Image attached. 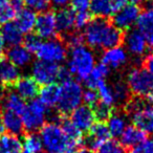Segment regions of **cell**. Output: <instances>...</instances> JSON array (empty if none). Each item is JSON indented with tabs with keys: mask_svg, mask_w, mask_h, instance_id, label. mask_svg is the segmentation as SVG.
I'll list each match as a JSON object with an SVG mask.
<instances>
[{
	"mask_svg": "<svg viewBox=\"0 0 153 153\" xmlns=\"http://www.w3.org/2000/svg\"><path fill=\"white\" fill-rule=\"evenodd\" d=\"M128 1L129 0H111V3H112V7L114 9V13L120 10L121 7H125L126 4H128Z\"/></svg>",
	"mask_w": 153,
	"mask_h": 153,
	"instance_id": "48",
	"label": "cell"
},
{
	"mask_svg": "<svg viewBox=\"0 0 153 153\" xmlns=\"http://www.w3.org/2000/svg\"><path fill=\"white\" fill-rule=\"evenodd\" d=\"M15 92L24 101H32L39 94V85L30 76H20L14 85Z\"/></svg>",
	"mask_w": 153,
	"mask_h": 153,
	"instance_id": "18",
	"label": "cell"
},
{
	"mask_svg": "<svg viewBox=\"0 0 153 153\" xmlns=\"http://www.w3.org/2000/svg\"><path fill=\"white\" fill-rule=\"evenodd\" d=\"M2 99H3V94H2V90L0 88V104L2 103Z\"/></svg>",
	"mask_w": 153,
	"mask_h": 153,
	"instance_id": "52",
	"label": "cell"
},
{
	"mask_svg": "<svg viewBox=\"0 0 153 153\" xmlns=\"http://www.w3.org/2000/svg\"><path fill=\"white\" fill-rule=\"evenodd\" d=\"M40 138L46 153H76L80 145L71 142L59 123L49 122L40 129Z\"/></svg>",
	"mask_w": 153,
	"mask_h": 153,
	"instance_id": "2",
	"label": "cell"
},
{
	"mask_svg": "<svg viewBox=\"0 0 153 153\" xmlns=\"http://www.w3.org/2000/svg\"><path fill=\"white\" fill-rule=\"evenodd\" d=\"M109 140H110V133L107 125L104 122H98L88 131V136L85 140L86 148L90 151H96Z\"/></svg>",
	"mask_w": 153,
	"mask_h": 153,
	"instance_id": "14",
	"label": "cell"
},
{
	"mask_svg": "<svg viewBox=\"0 0 153 153\" xmlns=\"http://www.w3.org/2000/svg\"><path fill=\"white\" fill-rule=\"evenodd\" d=\"M128 60H129V55L126 49L120 45V46L105 49L101 57V61H102L101 63L107 66L109 69L110 68L119 69L128 63Z\"/></svg>",
	"mask_w": 153,
	"mask_h": 153,
	"instance_id": "15",
	"label": "cell"
},
{
	"mask_svg": "<svg viewBox=\"0 0 153 153\" xmlns=\"http://www.w3.org/2000/svg\"><path fill=\"white\" fill-rule=\"evenodd\" d=\"M70 0H49V3H51L53 7H57L59 10L65 9L68 4H69Z\"/></svg>",
	"mask_w": 153,
	"mask_h": 153,
	"instance_id": "47",
	"label": "cell"
},
{
	"mask_svg": "<svg viewBox=\"0 0 153 153\" xmlns=\"http://www.w3.org/2000/svg\"><path fill=\"white\" fill-rule=\"evenodd\" d=\"M67 71L85 81L96 66V55L86 44H81L70 48L67 56Z\"/></svg>",
	"mask_w": 153,
	"mask_h": 153,
	"instance_id": "3",
	"label": "cell"
},
{
	"mask_svg": "<svg viewBox=\"0 0 153 153\" xmlns=\"http://www.w3.org/2000/svg\"><path fill=\"white\" fill-rule=\"evenodd\" d=\"M123 43L124 48L126 49L128 55L136 58L145 56L149 48L145 37L136 28L127 30V33L123 36Z\"/></svg>",
	"mask_w": 153,
	"mask_h": 153,
	"instance_id": "11",
	"label": "cell"
},
{
	"mask_svg": "<svg viewBox=\"0 0 153 153\" xmlns=\"http://www.w3.org/2000/svg\"><path fill=\"white\" fill-rule=\"evenodd\" d=\"M40 153H46V152H43V151H42V152H40Z\"/></svg>",
	"mask_w": 153,
	"mask_h": 153,
	"instance_id": "55",
	"label": "cell"
},
{
	"mask_svg": "<svg viewBox=\"0 0 153 153\" xmlns=\"http://www.w3.org/2000/svg\"><path fill=\"white\" fill-rule=\"evenodd\" d=\"M140 14V10L137 5L128 3L112 15V24L120 30H132L137 23Z\"/></svg>",
	"mask_w": 153,
	"mask_h": 153,
	"instance_id": "10",
	"label": "cell"
},
{
	"mask_svg": "<svg viewBox=\"0 0 153 153\" xmlns=\"http://www.w3.org/2000/svg\"><path fill=\"white\" fill-rule=\"evenodd\" d=\"M97 92L99 94V100L100 104L104 105L109 108H112L117 105V100H115L114 92L111 84H108L106 82H103L97 87Z\"/></svg>",
	"mask_w": 153,
	"mask_h": 153,
	"instance_id": "30",
	"label": "cell"
},
{
	"mask_svg": "<svg viewBox=\"0 0 153 153\" xmlns=\"http://www.w3.org/2000/svg\"><path fill=\"white\" fill-rule=\"evenodd\" d=\"M4 47H5V44H4V42H3V39H2V37H1V34H0V57H1V55L3 53Z\"/></svg>",
	"mask_w": 153,
	"mask_h": 153,
	"instance_id": "49",
	"label": "cell"
},
{
	"mask_svg": "<svg viewBox=\"0 0 153 153\" xmlns=\"http://www.w3.org/2000/svg\"><path fill=\"white\" fill-rule=\"evenodd\" d=\"M82 102L84 103V105L90 107V108H94L97 105L100 103L99 100V94L97 92L96 89H91V88H87L83 91V99H82Z\"/></svg>",
	"mask_w": 153,
	"mask_h": 153,
	"instance_id": "38",
	"label": "cell"
},
{
	"mask_svg": "<svg viewBox=\"0 0 153 153\" xmlns=\"http://www.w3.org/2000/svg\"><path fill=\"white\" fill-rule=\"evenodd\" d=\"M109 1H111V0H109Z\"/></svg>",
	"mask_w": 153,
	"mask_h": 153,
	"instance_id": "56",
	"label": "cell"
},
{
	"mask_svg": "<svg viewBox=\"0 0 153 153\" xmlns=\"http://www.w3.org/2000/svg\"><path fill=\"white\" fill-rule=\"evenodd\" d=\"M107 128L109 130L110 136L119 137L123 134L128 126V120L124 113L114 112L111 113L110 117L107 119Z\"/></svg>",
	"mask_w": 153,
	"mask_h": 153,
	"instance_id": "25",
	"label": "cell"
},
{
	"mask_svg": "<svg viewBox=\"0 0 153 153\" xmlns=\"http://www.w3.org/2000/svg\"><path fill=\"white\" fill-rule=\"evenodd\" d=\"M16 14L17 13L9 4V2L0 4V26H2L4 24L9 23V22H11L15 18Z\"/></svg>",
	"mask_w": 153,
	"mask_h": 153,
	"instance_id": "36",
	"label": "cell"
},
{
	"mask_svg": "<svg viewBox=\"0 0 153 153\" xmlns=\"http://www.w3.org/2000/svg\"><path fill=\"white\" fill-rule=\"evenodd\" d=\"M35 30H36V35L41 40H49V39L56 38L58 34L56 14L51 11L40 13V15L37 16Z\"/></svg>",
	"mask_w": 153,
	"mask_h": 153,
	"instance_id": "12",
	"label": "cell"
},
{
	"mask_svg": "<svg viewBox=\"0 0 153 153\" xmlns=\"http://www.w3.org/2000/svg\"><path fill=\"white\" fill-rule=\"evenodd\" d=\"M35 55L39 61L60 64L67 59V45L63 40L58 38L42 40Z\"/></svg>",
	"mask_w": 153,
	"mask_h": 153,
	"instance_id": "8",
	"label": "cell"
},
{
	"mask_svg": "<svg viewBox=\"0 0 153 153\" xmlns=\"http://www.w3.org/2000/svg\"><path fill=\"white\" fill-rule=\"evenodd\" d=\"M61 126L62 130L64 131V133L66 134L68 138H69L71 142L76 143V144L80 145L83 140V136H82V132L80 131L74 124L70 122V120L67 119H62L61 120Z\"/></svg>",
	"mask_w": 153,
	"mask_h": 153,
	"instance_id": "33",
	"label": "cell"
},
{
	"mask_svg": "<svg viewBox=\"0 0 153 153\" xmlns=\"http://www.w3.org/2000/svg\"><path fill=\"white\" fill-rule=\"evenodd\" d=\"M137 28L142 35L145 37L147 41L148 47L153 49V7H145L140 14L137 23H136Z\"/></svg>",
	"mask_w": 153,
	"mask_h": 153,
	"instance_id": "16",
	"label": "cell"
},
{
	"mask_svg": "<svg viewBox=\"0 0 153 153\" xmlns=\"http://www.w3.org/2000/svg\"><path fill=\"white\" fill-rule=\"evenodd\" d=\"M94 153H126L125 148L122 146L120 143L115 142V140H110L106 142L104 145L97 149Z\"/></svg>",
	"mask_w": 153,
	"mask_h": 153,
	"instance_id": "35",
	"label": "cell"
},
{
	"mask_svg": "<svg viewBox=\"0 0 153 153\" xmlns=\"http://www.w3.org/2000/svg\"><path fill=\"white\" fill-rule=\"evenodd\" d=\"M70 122L81 132H88L96 124V115L92 108L86 105H80L70 113Z\"/></svg>",
	"mask_w": 153,
	"mask_h": 153,
	"instance_id": "13",
	"label": "cell"
},
{
	"mask_svg": "<svg viewBox=\"0 0 153 153\" xmlns=\"http://www.w3.org/2000/svg\"><path fill=\"white\" fill-rule=\"evenodd\" d=\"M37 21V15L34 11L30 9H23L20 12H18L15 16V24L18 26L22 34L30 35L33 30H35Z\"/></svg>",
	"mask_w": 153,
	"mask_h": 153,
	"instance_id": "21",
	"label": "cell"
},
{
	"mask_svg": "<svg viewBox=\"0 0 153 153\" xmlns=\"http://www.w3.org/2000/svg\"><path fill=\"white\" fill-rule=\"evenodd\" d=\"M126 84L130 94L153 103V78L145 67L130 69L127 74Z\"/></svg>",
	"mask_w": 153,
	"mask_h": 153,
	"instance_id": "5",
	"label": "cell"
},
{
	"mask_svg": "<svg viewBox=\"0 0 153 153\" xmlns=\"http://www.w3.org/2000/svg\"><path fill=\"white\" fill-rule=\"evenodd\" d=\"M94 115H96V119L99 120V122L106 121L111 114V108L104 106V105L100 104V103L94 107Z\"/></svg>",
	"mask_w": 153,
	"mask_h": 153,
	"instance_id": "42",
	"label": "cell"
},
{
	"mask_svg": "<svg viewBox=\"0 0 153 153\" xmlns=\"http://www.w3.org/2000/svg\"><path fill=\"white\" fill-rule=\"evenodd\" d=\"M66 39L64 42L66 43V45L71 47L74 46H79L81 44H84V39H83V35L80 34L79 32H71L69 34L65 35Z\"/></svg>",
	"mask_w": 153,
	"mask_h": 153,
	"instance_id": "41",
	"label": "cell"
},
{
	"mask_svg": "<svg viewBox=\"0 0 153 153\" xmlns=\"http://www.w3.org/2000/svg\"><path fill=\"white\" fill-rule=\"evenodd\" d=\"M24 4L27 7V9L39 13L48 11L49 9V0H24Z\"/></svg>",
	"mask_w": 153,
	"mask_h": 153,
	"instance_id": "37",
	"label": "cell"
},
{
	"mask_svg": "<svg viewBox=\"0 0 153 153\" xmlns=\"http://www.w3.org/2000/svg\"><path fill=\"white\" fill-rule=\"evenodd\" d=\"M145 68L150 72L153 78V53H149L145 59Z\"/></svg>",
	"mask_w": 153,
	"mask_h": 153,
	"instance_id": "46",
	"label": "cell"
},
{
	"mask_svg": "<svg viewBox=\"0 0 153 153\" xmlns=\"http://www.w3.org/2000/svg\"><path fill=\"white\" fill-rule=\"evenodd\" d=\"M84 43L91 49H108L120 46L123 42L122 30L115 27L107 18L91 19L83 32Z\"/></svg>",
	"mask_w": 153,
	"mask_h": 153,
	"instance_id": "1",
	"label": "cell"
},
{
	"mask_svg": "<svg viewBox=\"0 0 153 153\" xmlns=\"http://www.w3.org/2000/svg\"><path fill=\"white\" fill-rule=\"evenodd\" d=\"M129 153H153V143L146 140L142 144L132 148Z\"/></svg>",
	"mask_w": 153,
	"mask_h": 153,
	"instance_id": "44",
	"label": "cell"
},
{
	"mask_svg": "<svg viewBox=\"0 0 153 153\" xmlns=\"http://www.w3.org/2000/svg\"><path fill=\"white\" fill-rule=\"evenodd\" d=\"M130 2L132 3V4H135V5H140V4H144V3H146L148 0H129Z\"/></svg>",
	"mask_w": 153,
	"mask_h": 153,
	"instance_id": "50",
	"label": "cell"
},
{
	"mask_svg": "<svg viewBox=\"0 0 153 153\" xmlns=\"http://www.w3.org/2000/svg\"><path fill=\"white\" fill-rule=\"evenodd\" d=\"M41 41L42 40H41L37 35L30 34L23 39V46L32 53H35L37 49H38Z\"/></svg>",
	"mask_w": 153,
	"mask_h": 153,
	"instance_id": "40",
	"label": "cell"
},
{
	"mask_svg": "<svg viewBox=\"0 0 153 153\" xmlns=\"http://www.w3.org/2000/svg\"><path fill=\"white\" fill-rule=\"evenodd\" d=\"M26 107L25 101L20 98L15 91H9L3 96L2 109L21 115Z\"/></svg>",
	"mask_w": 153,
	"mask_h": 153,
	"instance_id": "28",
	"label": "cell"
},
{
	"mask_svg": "<svg viewBox=\"0 0 153 153\" xmlns=\"http://www.w3.org/2000/svg\"><path fill=\"white\" fill-rule=\"evenodd\" d=\"M60 98V85L57 83L42 86L39 90V100L47 107H57Z\"/></svg>",
	"mask_w": 153,
	"mask_h": 153,
	"instance_id": "27",
	"label": "cell"
},
{
	"mask_svg": "<svg viewBox=\"0 0 153 153\" xmlns=\"http://www.w3.org/2000/svg\"><path fill=\"white\" fill-rule=\"evenodd\" d=\"M47 114V107L39 99L30 101L21 114L24 130L27 132L40 130L45 125Z\"/></svg>",
	"mask_w": 153,
	"mask_h": 153,
	"instance_id": "9",
	"label": "cell"
},
{
	"mask_svg": "<svg viewBox=\"0 0 153 153\" xmlns=\"http://www.w3.org/2000/svg\"><path fill=\"white\" fill-rule=\"evenodd\" d=\"M113 92H114L117 104H125L128 102L130 91L127 87V84L123 81H117L112 85Z\"/></svg>",
	"mask_w": 153,
	"mask_h": 153,
	"instance_id": "34",
	"label": "cell"
},
{
	"mask_svg": "<svg viewBox=\"0 0 153 153\" xmlns=\"http://www.w3.org/2000/svg\"><path fill=\"white\" fill-rule=\"evenodd\" d=\"M22 153H27V152H25V151H23V152H22Z\"/></svg>",
	"mask_w": 153,
	"mask_h": 153,
	"instance_id": "54",
	"label": "cell"
},
{
	"mask_svg": "<svg viewBox=\"0 0 153 153\" xmlns=\"http://www.w3.org/2000/svg\"><path fill=\"white\" fill-rule=\"evenodd\" d=\"M7 58L18 68L26 67L33 61V53L28 51L23 45L10 47L7 51Z\"/></svg>",
	"mask_w": 153,
	"mask_h": 153,
	"instance_id": "22",
	"label": "cell"
},
{
	"mask_svg": "<svg viewBox=\"0 0 153 153\" xmlns=\"http://www.w3.org/2000/svg\"><path fill=\"white\" fill-rule=\"evenodd\" d=\"M83 87L79 81L67 78L60 84V98L57 104L58 113L62 117L71 113L81 105L83 99Z\"/></svg>",
	"mask_w": 153,
	"mask_h": 153,
	"instance_id": "4",
	"label": "cell"
},
{
	"mask_svg": "<svg viewBox=\"0 0 153 153\" xmlns=\"http://www.w3.org/2000/svg\"><path fill=\"white\" fill-rule=\"evenodd\" d=\"M9 0H0V4H3V3H7Z\"/></svg>",
	"mask_w": 153,
	"mask_h": 153,
	"instance_id": "53",
	"label": "cell"
},
{
	"mask_svg": "<svg viewBox=\"0 0 153 153\" xmlns=\"http://www.w3.org/2000/svg\"><path fill=\"white\" fill-rule=\"evenodd\" d=\"M30 76L38 85L45 86L56 83L59 80L63 81L69 78V72L59 64L36 61L30 67Z\"/></svg>",
	"mask_w": 153,
	"mask_h": 153,
	"instance_id": "6",
	"label": "cell"
},
{
	"mask_svg": "<svg viewBox=\"0 0 153 153\" xmlns=\"http://www.w3.org/2000/svg\"><path fill=\"white\" fill-rule=\"evenodd\" d=\"M0 34L3 39V42L9 47L17 46L23 42L24 36L21 30L18 28L15 22L11 21L0 27Z\"/></svg>",
	"mask_w": 153,
	"mask_h": 153,
	"instance_id": "23",
	"label": "cell"
},
{
	"mask_svg": "<svg viewBox=\"0 0 153 153\" xmlns=\"http://www.w3.org/2000/svg\"><path fill=\"white\" fill-rule=\"evenodd\" d=\"M127 109L134 126L146 134H153V103L137 99L130 102Z\"/></svg>",
	"mask_w": 153,
	"mask_h": 153,
	"instance_id": "7",
	"label": "cell"
},
{
	"mask_svg": "<svg viewBox=\"0 0 153 153\" xmlns=\"http://www.w3.org/2000/svg\"><path fill=\"white\" fill-rule=\"evenodd\" d=\"M0 122L2 123L3 128L7 133L19 135L24 131L21 115L11 112L7 110H1L0 112Z\"/></svg>",
	"mask_w": 153,
	"mask_h": 153,
	"instance_id": "19",
	"label": "cell"
},
{
	"mask_svg": "<svg viewBox=\"0 0 153 153\" xmlns=\"http://www.w3.org/2000/svg\"><path fill=\"white\" fill-rule=\"evenodd\" d=\"M22 145L24 151L27 153H40L43 150L40 135L35 132H30L26 134L22 140Z\"/></svg>",
	"mask_w": 153,
	"mask_h": 153,
	"instance_id": "32",
	"label": "cell"
},
{
	"mask_svg": "<svg viewBox=\"0 0 153 153\" xmlns=\"http://www.w3.org/2000/svg\"><path fill=\"white\" fill-rule=\"evenodd\" d=\"M74 13L70 9H62L59 10L56 14V23H57L58 33L67 35L69 33L74 32Z\"/></svg>",
	"mask_w": 153,
	"mask_h": 153,
	"instance_id": "24",
	"label": "cell"
},
{
	"mask_svg": "<svg viewBox=\"0 0 153 153\" xmlns=\"http://www.w3.org/2000/svg\"><path fill=\"white\" fill-rule=\"evenodd\" d=\"M20 68L14 65L7 58L0 57V85L14 86L20 79Z\"/></svg>",
	"mask_w": 153,
	"mask_h": 153,
	"instance_id": "17",
	"label": "cell"
},
{
	"mask_svg": "<svg viewBox=\"0 0 153 153\" xmlns=\"http://www.w3.org/2000/svg\"><path fill=\"white\" fill-rule=\"evenodd\" d=\"M152 143H153V140H152Z\"/></svg>",
	"mask_w": 153,
	"mask_h": 153,
	"instance_id": "57",
	"label": "cell"
},
{
	"mask_svg": "<svg viewBox=\"0 0 153 153\" xmlns=\"http://www.w3.org/2000/svg\"><path fill=\"white\" fill-rule=\"evenodd\" d=\"M71 10L76 13L79 12H88L90 7V0H70Z\"/></svg>",
	"mask_w": 153,
	"mask_h": 153,
	"instance_id": "43",
	"label": "cell"
},
{
	"mask_svg": "<svg viewBox=\"0 0 153 153\" xmlns=\"http://www.w3.org/2000/svg\"><path fill=\"white\" fill-rule=\"evenodd\" d=\"M109 69L107 66H105L103 63L96 64L94 69L87 76V79L85 80V83L87 88H91V89H97L99 85L103 82H105V79L109 74Z\"/></svg>",
	"mask_w": 153,
	"mask_h": 153,
	"instance_id": "29",
	"label": "cell"
},
{
	"mask_svg": "<svg viewBox=\"0 0 153 153\" xmlns=\"http://www.w3.org/2000/svg\"><path fill=\"white\" fill-rule=\"evenodd\" d=\"M147 140L146 133L134 125H128L125 131L120 136V144L124 148H134Z\"/></svg>",
	"mask_w": 153,
	"mask_h": 153,
	"instance_id": "20",
	"label": "cell"
},
{
	"mask_svg": "<svg viewBox=\"0 0 153 153\" xmlns=\"http://www.w3.org/2000/svg\"><path fill=\"white\" fill-rule=\"evenodd\" d=\"M22 140L18 135L3 133L0 135V153H22Z\"/></svg>",
	"mask_w": 153,
	"mask_h": 153,
	"instance_id": "26",
	"label": "cell"
},
{
	"mask_svg": "<svg viewBox=\"0 0 153 153\" xmlns=\"http://www.w3.org/2000/svg\"><path fill=\"white\" fill-rule=\"evenodd\" d=\"M9 4L14 9L16 13L24 9V0H9Z\"/></svg>",
	"mask_w": 153,
	"mask_h": 153,
	"instance_id": "45",
	"label": "cell"
},
{
	"mask_svg": "<svg viewBox=\"0 0 153 153\" xmlns=\"http://www.w3.org/2000/svg\"><path fill=\"white\" fill-rule=\"evenodd\" d=\"M91 21V15L89 12H79L74 16V28L84 30Z\"/></svg>",
	"mask_w": 153,
	"mask_h": 153,
	"instance_id": "39",
	"label": "cell"
},
{
	"mask_svg": "<svg viewBox=\"0 0 153 153\" xmlns=\"http://www.w3.org/2000/svg\"><path fill=\"white\" fill-rule=\"evenodd\" d=\"M89 10L94 15L100 18H107L114 14L112 3L109 0H90Z\"/></svg>",
	"mask_w": 153,
	"mask_h": 153,
	"instance_id": "31",
	"label": "cell"
},
{
	"mask_svg": "<svg viewBox=\"0 0 153 153\" xmlns=\"http://www.w3.org/2000/svg\"><path fill=\"white\" fill-rule=\"evenodd\" d=\"M4 128H3V125H2V123H1V122H0V135H1V134H3L4 133Z\"/></svg>",
	"mask_w": 153,
	"mask_h": 153,
	"instance_id": "51",
	"label": "cell"
}]
</instances>
